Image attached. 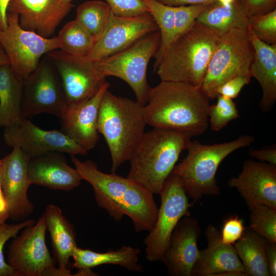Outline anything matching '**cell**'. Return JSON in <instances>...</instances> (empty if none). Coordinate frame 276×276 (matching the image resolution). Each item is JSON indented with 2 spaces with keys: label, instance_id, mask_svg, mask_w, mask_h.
Segmentation results:
<instances>
[{
  "label": "cell",
  "instance_id": "47",
  "mask_svg": "<svg viewBox=\"0 0 276 276\" xmlns=\"http://www.w3.org/2000/svg\"><path fill=\"white\" fill-rule=\"evenodd\" d=\"M236 0H216L217 2L224 6H228L234 4Z\"/></svg>",
  "mask_w": 276,
  "mask_h": 276
},
{
  "label": "cell",
  "instance_id": "23",
  "mask_svg": "<svg viewBox=\"0 0 276 276\" xmlns=\"http://www.w3.org/2000/svg\"><path fill=\"white\" fill-rule=\"evenodd\" d=\"M254 51L249 75L259 82L262 91L259 106L263 112L269 111L276 101V44H269L259 39L247 28Z\"/></svg>",
  "mask_w": 276,
  "mask_h": 276
},
{
  "label": "cell",
  "instance_id": "9",
  "mask_svg": "<svg viewBox=\"0 0 276 276\" xmlns=\"http://www.w3.org/2000/svg\"><path fill=\"white\" fill-rule=\"evenodd\" d=\"M47 226L41 216L24 227L9 246L7 263L15 276H65L58 267L45 243Z\"/></svg>",
  "mask_w": 276,
  "mask_h": 276
},
{
  "label": "cell",
  "instance_id": "29",
  "mask_svg": "<svg viewBox=\"0 0 276 276\" xmlns=\"http://www.w3.org/2000/svg\"><path fill=\"white\" fill-rule=\"evenodd\" d=\"M149 13L156 23L160 34L159 49L154 56L153 71L155 72L174 39L175 31L174 7L156 0H143Z\"/></svg>",
  "mask_w": 276,
  "mask_h": 276
},
{
  "label": "cell",
  "instance_id": "25",
  "mask_svg": "<svg viewBox=\"0 0 276 276\" xmlns=\"http://www.w3.org/2000/svg\"><path fill=\"white\" fill-rule=\"evenodd\" d=\"M42 216L50 235L58 268L65 276L72 275L68 268L70 259L77 247L73 226L55 204L48 205Z\"/></svg>",
  "mask_w": 276,
  "mask_h": 276
},
{
  "label": "cell",
  "instance_id": "20",
  "mask_svg": "<svg viewBox=\"0 0 276 276\" xmlns=\"http://www.w3.org/2000/svg\"><path fill=\"white\" fill-rule=\"evenodd\" d=\"M205 235L207 247L199 250L192 276L247 275L234 245L222 242L215 226L208 225Z\"/></svg>",
  "mask_w": 276,
  "mask_h": 276
},
{
  "label": "cell",
  "instance_id": "5",
  "mask_svg": "<svg viewBox=\"0 0 276 276\" xmlns=\"http://www.w3.org/2000/svg\"><path fill=\"white\" fill-rule=\"evenodd\" d=\"M220 34L196 21L168 49L155 71L160 80L201 87Z\"/></svg>",
  "mask_w": 276,
  "mask_h": 276
},
{
  "label": "cell",
  "instance_id": "43",
  "mask_svg": "<svg viewBox=\"0 0 276 276\" xmlns=\"http://www.w3.org/2000/svg\"><path fill=\"white\" fill-rule=\"evenodd\" d=\"M170 6L202 5L216 2V0H156Z\"/></svg>",
  "mask_w": 276,
  "mask_h": 276
},
{
  "label": "cell",
  "instance_id": "19",
  "mask_svg": "<svg viewBox=\"0 0 276 276\" xmlns=\"http://www.w3.org/2000/svg\"><path fill=\"white\" fill-rule=\"evenodd\" d=\"M201 229L196 219L185 216L178 222L161 261L171 276H192L199 250L198 239Z\"/></svg>",
  "mask_w": 276,
  "mask_h": 276
},
{
  "label": "cell",
  "instance_id": "36",
  "mask_svg": "<svg viewBox=\"0 0 276 276\" xmlns=\"http://www.w3.org/2000/svg\"><path fill=\"white\" fill-rule=\"evenodd\" d=\"M35 222L34 219H27L15 224L5 222L0 225V276H15L14 270L4 259L3 250L6 243L15 237L24 227Z\"/></svg>",
  "mask_w": 276,
  "mask_h": 276
},
{
  "label": "cell",
  "instance_id": "34",
  "mask_svg": "<svg viewBox=\"0 0 276 276\" xmlns=\"http://www.w3.org/2000/svg\"><path fill=\"white\" fill-rule=\"evenodd\" d=\"M214 3L174 6L175 31L173 42L189 30L195 23L199 15Z\"/></svg>",
  "mask_w": 276,
  "mask_h": 276
},
{
  "label": "cell",
  "instance_id": "42",
  "mask_svg": "<svg viewBox=\"0 0 276 276\" xmlns=\"http://www.w3.org/2000/svg\"><path fill=\"white\" fill-rule=\"evenodd\" d=\"M266 256L270 276L276 275V243L267 242Z\"/></svg>",
  "mask_w": 276,
  "mask_h": 276
},
{
  "label": "cell",
  "instance_id": "26",
  "mask_svg": "<svg viewBox=\"0 0 276 276\" xmlns=\"http://www.w3.org/2000/svg\"><path fill=\"white\" fill-rule=\"evenodd\" d=\"M23 89L24 82L10 64L0 66V127L17 125L24 119Z\"/></svg>",
  "mask_w": 276,
  "mask_h": 276
},
{
  "label": "cell",
  "instance_id": "13",
  "mask_svg": "<svg viewBox=\"0 0 276 276\" xmlns=\"http://www.w3.org/2000/svg\"><path fill=\"white\" fill-rule=\"evenodd\" d=\"M67 106L57 72L45 54L24 82L22 117L28 119L44 113L60 119Z\"/></svg>",
  "mask_w": 276,
  "mask_h": 276
},
{
  "label": "cell",
  "instance_id": "32",
  "mask_svg": "<svg viewBox=\"0 0 276 276\" xmlns=\"http://www.w3.org/2000/svg\"><path fill=\"white\" fill-rule=\"evenodd\" d=\"M250 211L249 227L267 242L276 243V210L260 204Z\"/></svg>",
  "mask_w": 276,
  "mask_h": 276
},
{
  "label": "cell",
  "instance_id": "37",
  "mask_svg": "<svg viewBox=\"0 0 276 276\" xmlns=\"http://www.w3.org/2000/svg\"><path fill=\"white\" fill-rule=\"evenodd\" d=\"M111 12L119 17H134L149 13L143 0H105Z\"/></svg>",
  "mask_w": 276,
  "mask_h": 276
},
{
  "label": "cell",
  "instance_id": "15",
  "mask_svg": "<svg viewBox=\"0 0 276 276\" xmlns=\"http://www.w3.org/2000/svg\"><path fill=\"white\" fill-rule=\"evenodd\" d=\"M3 137L6 145L19 147L31 158L54 151L75 155H85L88 152L61 130L41 129L27 119L5 128Z\"/></svg>",
  "mask_w": 276,
  "mask_h": 276
},
{
  "label": "cell",
  "instance_id": "27",
  "mask_svg": "<svg viewBox=\"0 0 276 276\" xmlns=\"http://www.w3.org/2000/svg\"><path fill=\"white\" fill-rule=\"evenodd\" d=\"M267 242L264 238L247 227L241 238L234 244L247 275L270 276L266 256Z\"/></svg>",
  "mask_w": 276,
  "mask_h": 276
},
{
  "label": "cell",
  "instance_id": "18",
  "mask_svg": "<svg viewBox=\"0 0 276 276\" xmlns=\"http://www.w3.org/2000/svg\"><path fill=\"white\" fill-rule=\"evenodd\" d=\"M74 7L64 0H11L7 11L18 15L22 29L51 38Z\"/></svg>",
  "mask_w": 276,
  "mask_h": 276
},
{
  "label": "cell",
  "instance_id": "14",
  "mask_svg": "<svg viewBox=\"0 0 276 276\" xmlns=\"http://www.w3.org/2000/svg\"><path fill=\"white\" fill-rule=\"evenodd\" d=\"M12 148L11 152L2 159L1 186L9 218L21 221L34 210L28 195L31 185L28 172L31 158L19 147Z\"/></svg>",
  "mask_w": 276,
  "mask_h": 276
},
{
  "label": "cell",
  "instance_id": "4",
  "mask_svg": "<svg viewBox=\"0 0 276 276\" xmlns=\"http://www.w3.org/2000/svg\"><path fill=\"white\" fill-rule=\"evenodd\" d=\"M146 125L144 106L116 96L108 89L105 91L99 107L98 128L110 154L111 173L129 160Z\"/></svg>",
  "mask_w": 276,
  "mask_h": 276
},
{
  "label": "cell",
  "instance_id": "35",
  "mask_svg": "<svg viewBox=\"0 0 276 276\" xmlns=\"http://www.w3.org/2000/svg\"><path fill=\"white\" fill-rule=\"evenodd\" d=\"M248 27L261 40L269 44H276V9L250 18Z\"/></svg>",
  "mask_w": 276,
  "mask_h": 276
},
{
  "label": "cell",
  "instance_id": "10",
  "mask_svg": "<svg viewBox=\"0 0 276 276\" xmlns=\"http://www.w3.org/2000/svg\"><path fill=\"white\" fill-rule=\"evenodd\" d=\"M7 27L0 29V44L14 72L24 82L36 70L44 55L59 49V41L57 36L45 38L22 29L16 13L7 12Z\"/></svg>",
  "mask_w": 276,
  "mask_h": 276
},
{
  "label": "cell",
  "instance_id": "33",
  "mask_svg": "<svg viewBox=\"0 0 276 276\" xmlns=\"http://www.w3.org/2000/svg\"><path fill=\"white\" fill-rule=\"evenodd\" d=\"M216 104L210 105L208 117L211 130L218 131L231 121L239 117L238 110L233 99L218 96Z\"/></svg>",
  "mask_w": 276,
  "mask_h": 276
},
{
  "label": "cell",
  "instance_id": "1",
  "mask_svg": "<svg viewBox=\"0 0 276 276\" xmlns=\"http://www.w3.org/2000/svg\"><path fill=\"white\" fill-rule=\"evenodd\" d=\"M71 159L82 180L92 186L97 204L114 221L126 215L136 232L152 229L158 213L153 193L127 177L101 171L90 159L81 161L75 155Z\"/></svg>",
  "mask_w": 276,
  "mask_h": 276
},
{
  "label": "cell",
  "instance_id": "6",
  "mask_svg": "<svg viewBox=\"0 0 276 276\" xmlns=\"http://www.w3.org/2000/svg\"><path fill=\"white\" fill-rule=\"evenodd\" d=\"M251 135H242L235 140L212 145L191 141L187 155L175 165L172 174L180 180L188 196L194 201L203 196L219 195L220 187L216 178L222 162L233 152L247 146L255 141Z\"/></svg>",
  "mask_w": 276,
  "mask_h": 276
},
{
  "label": "cell",
  "instance_id": "12",
  "mask_svg": "<svg viewBox=\"0 0 276 276\" xmlns=\"http://www.w3.org/2000/svg\"><path fill=\"white\" fill-rule=\"evenodd\" d=\"M46 55L57 72L67 106L89 99L106 82L95 61L87 56L74 55L60 49Z\"/></svg>",
  "mask_w": 276,
  "mask_h": 276
},
{
  "label": "cell",
  "instance_id": "24",
  "mask_svg": "<svg viewBox=\"0 0 276 276\" xmlns=\"http://www.w3.org/2000/svg\"><path fill=\"white\" fill-rule=\"evenodd\" d=\"M141 250L131 246H122L115 250L109 249L105 252H98L78 246L74 250L72 267L78 269L76 275L94 276L98 273L91 268L103 264H112L124 267L129 271L144 272V268L139 263Z\"/></svg>",
  "mask_w": 276,
  "mask_h": 276
},
{
  "label": "cell",
  "instance_id": "8",
  "mask_svg": "<svg viewBox=\"0 0 276 276\" xmlns=\"http://www.w3.org/2000/svg\"><path fill=\"white\" fill-rule=\"evenodd\" d=\"M160 43L158 30L119 53L94 61L95 65L105 77H116L126 82L132 89L136 101L144 106L151 88L147 78L148 65L157 52Z\"/></svg>",
  "mask_w": 276,
  "mask_h": 276
},
{
  "label": "cell",
  "instance_id": "40",
  "mask_svg": "<svg viewBox=\"0 0 276 276\" xmlns=\"http://www.w3.org/2000/svg\"><path fill=\"white\" fill-rule=\"evenodd\" d=\"M249 75L239 76L232 78L221 85L217 89L216 95L231 99L238 97L242 88L250 81Z\"/></svg>",
  "mask_w": 276,
  "mask_h": 276
},
{
  "label": "cell",
  "instance_id": "48",
  "mask_svg": "<svg viewBox=\"0 0 276 276\" xmlns=\"http://www.w3.org/2000/svg\"><path fill=\"white\" fill-rule=\"evenodd\" d=\"M74 0H64V2L65 3H72V2Z\"/></svg>",
  "mask_w": 276,
  "mask_h": 276
},
{
  "label": "cell",
  "instance_id": "38",
  "mask_svg": "<svg viewBox=\"0 0 276 276\" xmlns=\"http://www.w3.org/2000/svg\"><path fill=\"white\" fill-rule=\"evenodd\" d=\"M245 228L243 220L238 216L233 215L226 218L220 232L222 242L234 245L241 238Z\"/></svg>",
  "mask_w": 276,
  "mask_h": 276
},
{
  "label": "cell",
  "instance_id": "45",
  "mask_svg": "<svg viewBox=\"0 0 276 276\" xmlns=\"http://www.w3.org/2000/svg\"><path fill=\"white\" fill-rule=\"evenodd\" d=\"M2 159H0V225L6 222L9 219V216L7 210L6 205L3 196L1 186V170Z\"/></svg>",
  "mask_w": 276,
  "mask_h": 276
},
{
  "label": "cell",
  "instance_id": "2",
  "mask_svg": "<svg viewBox=\"0 0 276 276\" xmlns=\"http://www.w3.org/2000/svg\"><path fill=\"white\" fill-rule=\"evenodd\" d=\"M210 98L200 87L161 81L151 87L144 106L147 125L174 130L192 136L202 134L209 126Z\"/></svg>",
  "mask_w": 276,
  "mask_h": 276
},
{
  "label": "cell",
  "instance_id": "31",
  "mask_svg": "<svg viewBox=\"0 0 276 276\" xmlns=\"http://www.w3.org/2000/svg\"><path fill=\"white\" fill-rule=\"evenodd\" d=\"M57 37L60 50L70 54L82 57L89 54L96 41L75 20L65 24Z\"/></svg>",
  "mask_w": 276,
  "mask_h": 276
},
{
  "label": "cell",
  "instance_id": "17",
  "mask_svg": "<svg viewBox=\"0 0 276 276\" xmlns=\"http://www.w3.org/2000/svg\"><path fill=\"white\" fill-rule=\"evenodd\" d=\"M227 183L239 192L249 210L260 204L276 210V165L247 159L240 173Z\"/></svg>",
  "mask_w": 276,
  "mask_h": 276
},
{
  "label": "cell",
  "instance_id": "22",
  "mask_svg": "<svg viewBox=\"0 0 276 276\" xmlns=\"http://www.w3.org/2000/svg\"><path fill=\"white\" fill-rule=\"evenodd\" d=\"M63 153L54 151L32 157L28 167L31 185L65 191L78 187L82 178L75 168L67 164Z\"/></svg>",
  "mask_w": 276,
  "mask_h": 276
},
{
  "label": "cell",
  "instance_id": "39",
  "mask_svg": "<svg viewBox=\"0 0 276 276\" xmlns=\"http://www.w3.org/2000/svg\"><path fill=\"white\" fill-rule=\"evenodd\" d=\"M249 18L268 13L276 9V0H238Z\"/></svg>",
  "mask_w": 276,
  "mask_h": 276
},
{
  "label": "cell",
  "instance_id": "46",
  "mask_svg": "<svg viewBox=\"0 0 276 276\" xmlns=\"http://www.w3.org/2000/svg\"><path fill=\"white\" fill-rule=\"evenodd\" d=\"M6 64H10V61L3 48L0 44V66Z\"/></svg>",
  "mask_w": 276,
  "mask_h": 276
},
{
  "label": "cell",
  "instance_id": "44",
  "mask_svg": "<svg viewBox=\"0 0 276 276\" xmlns=\"http://www.w3.org/2000/svg\"><path fill=\"white\" fill-rule=\"evenodd\" d=\"M11 0H0V29L5 30L8 26L7 10Z\"/></svg>",
  "mask_w": 276,
  "mask_h": 276
},
{
  "label": "cell",
  "instance_id": "30",
  "mask_svg": "<svg viewBox=\"0 0 276 276\" xmlns=\"http://www.w3.org/2000/svg\"><path fill=\"white\" fill-rule=\"evenodd\" d=\"M110 14V7L106 2L89 1L78 7L75 20L96 41L104 29Z\"/></svg>",
  "mask_w": 276,
  "mask_h": 276
},
{
  "label": "cell",
  "instance_id": "21",
  "mask_svg": "<svg viewBox=\"0 0 276 276\" xmlns=\"http://www.w3.org/2000/svg\"><path fill=\"white\" fill-rule=\"evenodd\" d=\"M110 86V83L106 81L89 99L67 106L60 118V130L87 152L93 149L98 141L100 105L105 91Z\"/></svg>",
  "mask_w": 276,
  "mask_h": 276
},
{
  "label": "cell",
  "instance_id": "7",
  "mask_svg": "<svg viewBox=\"0 0 276 276\" xmlns=\"http://www.w3.org/2000/svg\"><path fill=\"white\" fill-rule=\"evenodd\" d=\"M254 51L247 28H235L220 33L201 88L210 99L217 88L234 77L249 75Z\"/></svg>",
  "mask_w": 276,
  "mask_h": 276
},
{
  "label": "cell",
  "instance_id": "41",
  "mask_svg": "<svg viewBox=\"0 0 276 276\" xmlns=\"http://www.w3.org/2000/svg\"><path fill=\"white\" fill-rule=\"evenodd\" d=\"M249 155L260 162L276 165V149L274 147L256 149L251 148L249 151Z\"/></svg>",
  "mask_w": 276,
  "mask_h": 276
},
{
  "label": "cell",
  "instance_id": "3",
  "mask_svg": "<svg viewBox=\"0 0 276 276\" xmlns=\"http://www.w3.org/2000/svg\"><path fill=\"white\" fill-rule=\"evenodd\" d=\"M192 136L178 131L153 128L145 132L128 161L127 177L153 194H159Z\"/></svg>",
  "mask_w": 276,
  "mask_h": 276
},
{
  "label": "cell",
  "instance_id": "16",
  "mask_svg": "<svg viewBox=\"0 0 276 276\" xmlns=\"http://www.w3.org/2000/svg\"><path fill=\"white\" fill-rule=\"evenodd\" d=\"M158 30L149 12L134 17H119L111 11L108 22L87 56L97 61L119 53L145 36Z\"/></svg>",
  "mask_w": 276,
  "mask_h": 276
},
{
  "label": "cell",
  "instance_id": "11",
  "mask_svg": "<svg viewBox=\"0 0 276 276\" xmlns=\"http://www.w3.org/2000/svg\"><path fill=\"white\" fill-rule=\"evenodd\" d=\"M161 204L155 224L144 240L146 259L150 262L161 261L172 233L179 221L190 216L188 195L179 179L171 174L159 193Z\"/></svg>",
  "mask_w": 276,
  "mask_h": 276
},
{
  "label": "cell",
  "instance_id": "28",
  "mask_svg": "<svg viewBox=\"0 0 276 276\" xmlns=\"http://www.w3.org/2000/svg\"><path fill=\"white\" fill-rule=\"evenodd\" d=\"M249 17L236 0L224 6L217 2L202 12L196 21L222 33L235 28H248Z\"/></svg>",
  "mask_w": 276,
  "mask_h": 276
}]
</instances>
